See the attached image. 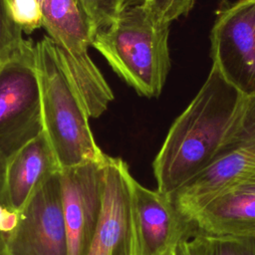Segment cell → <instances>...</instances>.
<instances>
[{
	"label": "cell",
	"mask_w": 255,
	"mask_h": 255,
	"mask_svg": "<svg viewBox=\"0 0 255 255\" xmlns=\"http://www.w3.org/2000/svg\"><path fill=\"white\" fill-rule=\"evenodd\" d=\"M244 99L212 66L199 92L173 122L153 160L158 191L170 196L214 160Z\"/></svg>",
	"instance_id": "1"
},
{
	"label": "cell",
	"mask_w": 255,
	"mask_h": 255,
	"mask_svg": "<svg viewBox=\"0 0 255 255\" xmlns=\"http://www.w3.org/2000/svg\"><path fill=\"white\" fill-rule=\"evenodd\" d=\"M169 25L145 4L128 5L93 36L92 47L138 95L156 98L170 69Z\"/></svg>",
	"instance_id": "2"
},
{
	"label": "cell",
	"mask_w": 255,
	"mask_h": 255,
	"mask_svg": "<svg viewBox=\"0 0 255 255\" xmlns=\"http://www.w3.org/2000/svg\"><path fill=\"white\" fill-rule=\"evenodd\" d=\"M35 51L43 129L60 168L103 161L107 154L95 140L86 105L53 41L44 36Z\"/></svg>",
	"instance_id": "3"
},
{
	"label": "cell",
	"mask_w": 255,
	"mask_h": 255,
	"mask_svg": "<svg viewBox=\"0 0 255 255\" xmlns=\"http://www.w3.org/2000/svg\"><path fill=\"white\" fill-rule=\"evenodd\" d=\"M43 25L71 74L90 118H99L114 94L89 55L93 34L76 0H43Z\"/></svg>",
	"instance_id": "4"
},
{
	"label": "cell",
	"mask_w": 255,
	"mask_h": 255,
	"mask_svg": "<svg viewBox=\"0 0 255 255\" xmlns=\"http://www.w3.org/2000/svg\"><path fill=\"white\" fill-rule=\"evenodd\" d=\"M43 130L35 44L26 39L0 66V153L9 159Z\"/></svg>",
	"instance_id": "5"
},
{
	"label": "cell",
	"mask_w": 255,
	"mask_h": 255,
	"mask_svg": "<svg viewBox=\"0 0 255 255\" xmlns=\"http://www.w3.org/2000/svg\"><path fill=\"white\" fill-rule=\"evenodd\" d=\"M210 43L212 66L243 97H255V0H238L220 11Z\"/></svg>",
	"instance_id": "6"
},
{
	"label": "cell",
	"mask_w": 255,
	"mask_h": 255,
	"mask_svg": "<svg viewBox=\"0 0 255 255\" xmlns=\"http://www.w3.org/2000/svg\"><path fill=\"white\" fill-rule=\"evenodd\" d=\"M59 170L19 212L17 226L4 236L5 255H69Z\"/></svg>",
	"instance_id": "7"
},
{
	"label": "cell",
	"mask_w": 255,
	"mask_h": 255,
	"mask_svg": "<svg viewBox=\"0 0 255 255\" xmlns=\"http://www.w3.org/2000/svg\"><path fill=\"white\" fill-rule=\"evenodd\" d=\"M134 180L122 158L108 155L103 213L87 255H140Z\"/></svg>",
	"instance_id": "8"
},
{
	"label": "cell",
	"mask_w": 255,
	"mask_h": 255,
	"mask_svg": "<svg viewBox=\"0 0 255 255\" xmlns=\"http://www.w3.org/2000/svg\"><path fill=\"white\" fill-rule=\"evenodd\" d=\"M107 157L59 170L69 255H87L99 226L104 208Z\"/></svg>",
	"instance_id": "9"
},
{
	"label": "cell",
	"mask_w": 255,
	"mask_h": 255,
	"mask_svg": "<svg viewBox=\"0 0 255 255\" xmlns=\"http://www.w3.org/2000/svg\"><path fill=\"white\" fill-rule=\"evenodd\" d=\"M133 193L140 255H174L197 232L170 196L146 188L136 180Z\"/></svg>",
	"instance_id": "10"
},
{
	"label": "cell",
	"mask_w": 255,
	"mask_h": 255,
	"mask_svg": "<svg viewBox=\"0 0 255 255\" xmlns=\"http://www.w3.org/2000/svg\"><path fill=\"white\" fill-rule=\"evenodd\" d=\"M59 169L55 152L43 130L7 159L5 203L20 212L36 191Z\"/></svg>",
	"instance_id": "11"
},
{
	"label": "cell",
	"mask_w": 255,
	"mask_h": 255,
	"mask_svg": "<svg viewBox=\"0 0 255 255\" xmlns=\"http://www.w3.org/2000/svg\"><path fill=\"white\" fill-rule=\"evenodd\" d=\"M190 220L204 233L255 235V189L239 182L211 198Z\"/></svg>",
	"instance_id": "12"
},
{
	"label": "cell",
	"mask_w": 255,
	"mask_h": 255,
	"mask_svg": "<svg viewBox=\"0 0 255 255\" xmlns=\"http://www.w3.org/2000/svg\"><path fill=\"white\" fill-rule=\"evenodd\" d=\"M174 255H255V235H216L197 231Z\"/></svg>",
	"instance_id": "13"
},
{
	"label": "cell",
	"mask_w": 255,
	"mask_h": 255,
	"mask_svg": "<svg viewBox=\"0 0 255 255\" xmlns=\"http://www.w3.org/2000/svg\"><path fill=\"white\" fill-rule=\"evenodd\" d=\"M232 146L242 147L255 153V97L244 99L228 130L222 148Z\"/></svg>",
	"instance_id": "14"
},
{
	"label": "cell",
	"mask_w": 255,
	"mask_h": 255,
	"mask_svg": "<svg viewBox=\"0 0 255 255\" xmlns=\"http://www.w3.org/2000/svg\"><path fill=\"white\" fill-rule=\"evenodd\" d=\"M93 36L112 25L123 9L125 0H76Z\"/></svg>",
	"instance_id": "15"
},
{
	"label": "cell",
	"mask_w": 255,
	"mask_h": 255,
	"mask_svg": "<svg viewBox=\"0 0 255 255\" xmlns=\"http://www.w3.org/2000/svg\"><path fill=\"white\" fill-rule=\"evenodd\" d=\"M13 22L30 34L43 25L42 4L38 0H3Z\"/></svg>",
	"instance_id": "16"
},
{
	"label": "cell",
	"mask_w": 255,
	"mask_h": 255,
	"mask_svg": "<svg viewBox=\"0 0 255 255\" xmlns=\"http://www.w3.org/2000/svg\"><path fill=\"white\" fill-rule=\"evenodd\" d=\"M25 40L22 30L13 22L3 0H0V66L21 49Z\"/></svg>",
	"instance_id": "17"
},
{
	"label": "cell",
	"mask_w": 255,
	"mask_h": 255,
	"mask_svg": "<svg viewBox=\"0 0 255 255\" xmlns=\"http://www.w3.org/2000/svg\"><path fill=\"white\" fill-rule=\"evenodd\" d=\"M19 212L11 209L5 202H0V234L5 236L15 229Z\"/></svg>",
	"instance_id": "18"
},
{
	"label": "cell",
	"mask_w": 255,
	"mask_h": 255,
	"mask_svg": "<svg viewBox=\"0 0 255 255\" xmlns=\"http://www.w3.org/2000/svg\"><path fill=\"white\" fill-rule=\"evenodd\" d=\"M194 0H171L167 21L171 23L182 15H186L193 7Z\"/></svg>",
	"instance_id": "19"
},
{
	"label": "cell",
	"mask_w": 255,
	"mask_h": 255,
	"mask_svg": "<svg viewBox=\"0 0 255 255\" xmlns=\"http://www.w3.org/2000/svg\"><path fill=\"white\" fill-rule=\"evenodd\" d=\"M170 3H171V0H146L144 4L147 7H149L158 18L169 23L167 21V15H168Z\"/></svg>",
	"instance_id": "20"
},
{
	"label": "cell",
	"mask_w": 255,
	"mask_h": 255,
	"mask_svg": "<svg viewBox=\"0 0 255 255\" xmlns=\"http://www.w3.org/2000/svg\"><path fill=\"white\" fill-rule=\"evenodd\" d=\"M7 159L0 153V202L4 200V182H5V171H6ZM4 250V236L0 234V252Z\"/></svg>",
	"instance_id": "21"
},
{
	"label": "cell",
	"mask_w": 255,
	"mask_h": 255,
	"mask_svg": "<svg viewBox=\"0 0 255 255\" xmlns=\"http://www.w3.org/2000/svg\"><path fill=\"white\" fill-rule=\"evenodd\" d=\"M126 6L128 5H137V4H144L146 0H125Z\"/></svg>",
	"instance_id": "22"
},
{
	"label": "cell",
	"mask_w": 255,
	"mask_h": 255,
	"mask_svg": "<svg viewBox=\"0 0 255 255\" xmlns=\"http://www.w3.org/2000/svg\"><path fill=\"white\" fill-rule=\"evenodd\" d=\"M0 255H5V254H4V252H0Z\"/></svg>",
	"instance_id": "23"
},
{
	"label": "cell",
	"mask_w": 255,
	"mask_h": 255,
	"mask_svg": "<svg viewBox=\"0 0 255 255\" xmlns=\"http://www.w3.org/2000/svg\"><path fill=\"white\" fill-rule=\"evenodd\" d=\"M38 1H39V2L42 4V1H43V0H38Z\"/></svg>",
	"instance_id": "24"
}]
</instances>
